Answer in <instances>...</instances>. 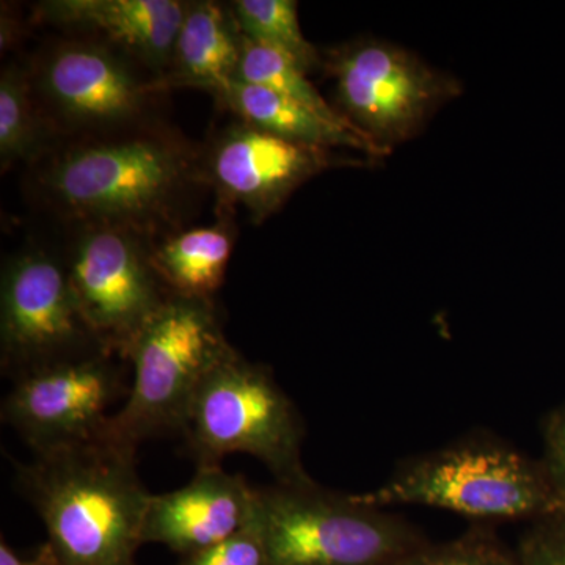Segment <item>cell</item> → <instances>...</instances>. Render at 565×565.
Masks as SVG:
<instances>
[{"instance_id":"cell-1","label":"cell","mask_w":565,"mask_h":565,"mask_svg":"<svg viewBox=\"0 0 565 565\" xmlns=\"http://www.w3.org/2000/svg\"><path fill=\"white\" fill-rule=\"evenodd\" d=\"M25 170L29 200L57 226L103 223L152 241L185 228L210 192L200 145L159 118L57 140Z\"/></svg>"},{"instance_id":"cell-2","label":"cell","mask_w":565,"mask_h":565,"mask_svg":"<svg viewBox=\"0 0 565 565\" xmlns=\"http://www.w3.org/2000/svg\"><path fill=\"white\" fill-rule=\"evenodd\" d=\"M136 455L106 435L14 462L18 489L43 520L62 565H136L151 498Z\"/></svg>"},{"instance_id":"cell-3","label":"cell","mask_w":565,"mask_h":565,"mask_svg":"<svg viewBox=\"0 0 565 565\" xmlns=\"http://www.w3.org/2000/svg\"><path fill=\"white\" fill-rule=\"evenodd\" d=\"M352 497L371 508L429 505L482 525L559 514L541 460L486 435L404 460L384 484Z\"/></svg>"},{"instance_id":"cell-4","label":"cell","mask_w":565,"mask_h":565,"mask_svg":"<svg viewBox=\"0 0 565 565\" xmlns=\"http://www.w3.org/2000/svg\"><path fill=\"white\" fill-rule=\"evenodd\" d=\"M180 437L196 468L230 455L266 465L280 484L313 481L302 462L305 426L273 371L232 348L193 396Z\"/></svg>"},{"instance_id":"cell-5","label":"cell","mask_w":565,"mask_h":565,"mask_svg":"<svg viewBox=\"0 0 565 565\" xmlns=\"http://www.w3.org/2000/svg\"><path fill=\"white\" fill-rule=\"evenodd\" d=\"M232 348L215 300L170 294L126 352L132 384L107 437L137 451L143 441L180 435L196 390Z\"/></svg>"},{"instance_id":"cell-6","label":"cell","mask_w":565,"mask_h":565,"mask_svg":"<svg viewBox=\"0 0 565 565\" xmlns=\"http://www.w3.org/2000/svg\"><path fill=\"white\" fill-rule=\"evenodd\" d=\"M253 522L267 565H396L427 542L403 516L315 481L259 487Z\"/></svg>"},{"instance_id":"cell-7","label":"cell","mask_w":565,"mask_h":565,"mask_svg":"<svg viewBox=\"0 0 565 565\" xmlns=\"http://www.w3.org/2000/svg\"><path fill=\"white\" fill-rule=\"evenodd\" d=\"M33 98L55 141L158 120L161 82L114 47L65 35L25 63Z\"/></svg>"},{"instance_id":"cell-8","label":"cell","mask_w":565,"mask_h":565,"mask_svg":"<svg viewBox=\"0 0 565 565\" xmlns=\"http://www.w3.org/2000/svg\"><path fill=\"white\" fill-rule=\"evenodd\" d=\"M107 351L82 315L57 245H22L0 274V367L17 381ZM110 352V351H109Z\"/></svg>"},{"instance_id":"cell-9","label":"cell","mask_w":565,"mask_h":565,"mask_svg":"<svg viewBox=\"0 0 565 565\" xmlns=\"http://www.w3.org/2000/svg\"><path fill=\"white\" fill-rule=\"evenodd\" d=\"M58 252L82 315L107 351L125 359L170 292L151 263V241L122 226H57Z\"/></svg>"},{"instance_id":"cell-10","label":"cell","mask_w":565,"mask_h":565,"mask_svg":"<svg viewBox=\"0 0 565 565\" xmlns=\"http://www.w3.org/2000/svg\"><path fill=\"white\" fill-rule=\"evenodd\" d=\"M340 114L377 147L422 131L438 107L462 92L459 81L390 43L356 40L327 52Z\"/></svg>"},{"instance_id":"cell-11","label":"cell","mask_w":565,"mask_h":565,"mask_svg":"<svg viewBox=\"0 0 565 565\" xmlns=\"http://www.w3.org/2000/svg\"><path fill=\"white\" fill-rule=\"evenodd\" d=\"M125 359L103 351L13 381L0 416L33 455L90 444L107 435L115 403L129 394Z\"/></svg>"},{"instance_id":"cell-12","label":"cell","mask_w":565,"mask_h":565,"mask_svg":"<svg viewBox=\"0 0 565 565\" xmlns=\"http://www.w3.org/2000/svg\"><path fill=\"white\" fill-rule=\"evenodd\" d=\"M202 151V173L215 210L247 212L262 223L280 211L300 185L337 166L330 148L282 139L241 118H230L210 134Z\"/></svg>"},{"instance_id":"cell-13","label":"cell","mask_w":565,"mask_h":565,"mask_svg":"<svg viewBox=\"0 0 565 565\" xmlns=\"http://www.w3.org/2000/svg\"><path fill=\"white\" fill-rule=\"evenodd\" d=\"M185 9L181 0H44L33 7L31 20L114 47L162 87Z\"/></svg>"},{"instance_id":"cell-14","label":"cell","mask_w":565,"mask_h":565,"mask_svg":"<svg viewBox=\"0 0 565 565\" xmlns=\"http://www.w3.org/2000/svg\"><path fill=\"white\" fill-rule=\"evenodd\" d=\"M256 487L221 467L196 468L181 489L151 494L143 544L169 546L182 556L232 537L250 523Z\"/></svg>"},{"instance_id":"cell-15","label":"cell","mask_w":565,"mask_h":565,"mask_svg":"<svg viewBox=\"0 0 565 565\" xmlns=\"http://www.w3.org/2000/svg\"><path fill=\"white\" fill-rule=\"evenodd\" d=\"M243 41L232 3L188 2L163 90L199 88L217 98L236 81Z\"/></svg>"},{"instance_id":"cell-16","label":"cell","mask_w":565,"mask_h":565,"mask_svg":"<svg viewBox=\"0 0 565 565\" xmlns=\"http://www.w3.org/2000/svg\"><path fill=\"white\" fill-rule=\"evenodd\" d=\"M214 223L185 226L151 241V263L163 288L174 296L214 300L225 281L236 244L232 212L215 210Z\"/></svg>"},{"instance_id":"cell-17","label":"cell","mask_w":565,"mask_h":565,"mask_svg":"<svg viewBox=\"0 0 565 565\" xmlns=\"http://www.w3.org/2000/svg\"><path fill=\"white\" fill-rule=\"evenodd\" d=\"M214 102L222 111H228L282 139L315 147L353 148L366 152L371 158H385L388 154V151L382 150L362 134L334 125L303 104L259 85L234 81Z\"/></svg>"},{"instance_id":"cell-18","label":"cell","mask_w":565,"mask_h":565,"mask_svg":"<svg viewBox=\"0 0 565 565\" xmlns=\"http://www.w3.org/2000/svg\"><path fill=\"white\" fill-rule=\"evenodd\" d=\"M54 143L33 98L28 65L10 62L0 73V169L31 166Z\"/></svg>"},{"instance_id":"cell-19","label":"cell","mask_w":565,"mask_h":565,"mask_svg":"<svg viewBox=\"0 0 565 565\" xmlns=\"http://www.w3.org/2000/svg\"><path fill=\"white\" fill-rule=\"evenodd\" d=\"M232 9L245 39L280 52L305 74L322 65L321 54L305 39L294 0H234Z\"/></svg>"},{"instance_id":"cell-20","label":"cell","mask_w":565,"mask_h":565,"mask_svg":"<svg viewBox=\"0 0 565 565\" xmlns=\"http://www.w3.org/2000/svg\"><path fill=\"white\" fill-rule=\"evenodd\" d=\"M236 81L259 85V87L280 93V95L288 96L294 102L303 104L326 120L362 134L352 122L345 120L338 109H334L322 98L321 93L316 90L315 85L308 81L307 74L299 70L296 63L289 61L280 52L253 43L245 36ZM362 136L366 137L364 134Z\"/></svg>"},{"instance_id":"cell-21","label":"cell","mask_w":565,"mask_h":565,"mask_svg":"<svg viewBox=\"0 0 565 565\" xmlns=\"http://www.w3.org/2000/svg\"><path fill=\"white\" fill-rule=\"evenodd\" d=\"M396 565H522L516 552L505 548L490 525L475 523L467 533L426 544L403 557Z\"/></svg>"},{"instance_id":"cell-22","label":"cell","mask_w":565,"mask_h":565,"mask_svg":"<svg viewBox=\"0 0 565 565\" xmlns=\"http://www.w3.org/2000/svg\"><path fill=\"white\" fill-rule=\"evenodd\" d=\"M180 565H267L258 527L253 522L239 533L182 557Z\"/></svg>"},{"instance_id":"cell-23","label":"cell","mask_w":565,"mask_h":565,"mask_svg":"<svg viewBox=\"0 0 565 565\" xmlns=\"http://www.w3.org/2000/svg\"><path fill=\"white\" fill-rule=\"evenodd\" d=\"M522 565H565V516L535 520L516 548Z\"/></svg>"},{"instance_id":"cell-24","label":"cell","mask_w":565,"mask_h":565,"mask_svg":"<svg viewBox=\"0 0 565 565\" xmlns=\"http://www.w3.org/2000/svg\"><path fill=\"white\" fill-rule=\"evenodd\" d=\"M541 463L555 493L559 515L565 516V404L550 412L542 424Z\"/></svg>"},{"instance_id":"cell-25","label":"cell","mask_w":565,"mask_h":565,"mask_svg":"<svg viewBox=\"0 0 565 565\" xmlns=\"http://www.w3.org/2000/svg\"><path fill=\"white\" fill-rule=\"evenodd\" d=\"M0 565H62L50 542L40 546L32 556L18 555L6 539L0 542Z\"/></svg>"},{"instance_id":"cell-26","label":"cell","mask_w":565,"mask_h":565,"mask_svg":"<svg viewBox=\"0 0 565 565\" xmlns=\"http://www.w3.org/2000/svg\"><path fill=\"white\" fill-rule=\"evenodd\" d=\"M2 14H0V50L6 52L20 44L24 28H22L20 14L14 13L10 3H7V7L6 3H2Z\"/></svg>"}]
</instances>
